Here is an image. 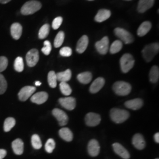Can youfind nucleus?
<instances>
[{
    "label": "nucleus",
    "mask_w": 159,
    "mask_h": 159,
    "mask_svg": "<svg viewBox=\"0 0 159 159\" xmlns=\"http://www.w3.org/2000/svg\"><path fill=\"white\" fill-rule=\"evenodd\" d=\"M42 5L41 2L36 0H31L25 2L21 9V12L23 15L28 16L33 14L39 11Z\"/></svg>",
    "instance_id": "f257e3e1"
},
{
    "label": "nucleus",
    "mask_w": 159,
    "mask_h": 159,
    "mask_svg": "<svg viewBox=\"0 0 159 159\" xmlns=\"http://www.w3.org/2000/svg\"><path fill=\"white\" fill-rule=\"evenodd\" d=\"M129 113L125 110L119 108H112L110 111V117L116 123L119 124L125 122L129 119Z\"/></svg>",
    "instance_id": "f03ea898"
},
{
    "label": "nucleus",
    "mask_w": 159,
    "mask_h": 159,
    "mask_svg": "<svg viewBox=\"0 0 159 159\" xmlns=\"http://www.w3.org/2000/svg\"><path fill=\"white\" fill-rule=\"evenodd\" d=\"M159 44L158 43L150 44L146 46L143 50V57L147 62H150L154 56L159 52Z\"/></svg>",
    "instance_id": "7ed1b4c3"
},
{
    "label": "nucleus",
    "mask_w": 159,
    "mask_h": 159,
    "mask_svg": "<svg viewBox=\"0 0 159 159\" xmlns=\"http://www.w3.org/2000/svg\"><path fill=\"white\" fill-rule=\"evenodd\" d=\"M113 90L119 96L128 95L131 90L130 84L125 81H119L116 82L113 86Z\"/></svg>",
    "instance_id": "20e7f679"
},
{
    "label": "nucleus",
    "mask_w": 159,
    "mask_h": 159,
    "mask_svg": "<svg viewBox=\"0 0 159 159\" xmlns=\"http://www.w3.org/2000/svg\"><path fill=\"white\" fill-rule=\"evenodd\" d=\"M120 67L123 73H128L134 65V60L130 54H125L120 60Z\"/></svg>",
    "instance_id": "39448f33"
},
{
    "label": "nucleus",
    "mask_w": 159,
    "mask_h": 159,
    "mask_svg": "<svg viewBox=\"0 0 159 159\" xmlns=\"http://www.w3.org/2000/svg\"><path fill=\"white\" fill-rule=\"evenodd\" d=\"M114 32L115 35L126 44H131L134 41L133 35L125 29L117 27L114 29Z\"/></svg>",
    "instance_id": "423d86ee"
},
{
    "label": "nucleus",
    "mask_w": 159,
    "mask_h": 159,
    "mask_svg": "<svg viewBox=\"0 0 159 159\" xmlns=\"http://www.w3.org/2000/svg\"><path fill=\"white\" fill-rule=\"evenodd\" d=\"M39 60V52L37 49H32L26 55L27 64L30 67H34Z\"/></svg>",
    "instance_id": "0eeeda50"
},
{
    "label": "nucleus",
    "mask_w": 159,
    "mask_h": 159,
    "mask_svg": "<svg viewBox=\"0 0 159 159\" xmlns=\"http://www.w3.org/2000/svg\"><path fill=\"white\" fill-rule=\"evenodd\" d=\"M52 113L56 118L59 123V125L61 126H64L67 124L68 121V116L64 111L59 108H54L52 110Z\"/></svg>",
    "instance_id": "6e6552de"
},
{
    "label": "nucleus",
    "mask_w": 159,
    "mask_h": 159,
    "mask_svg": "<svg viewBox=\"0 0 159 159\" xmlns=\"http://www.w3.org/2000/svg\"><path fill=\"white\" fill-rule=\"evenodd\" d=\"M35 90H36L35 87L33 86L24 87L23 89H21V90L18 93L19 99L22 102L26 101L33 94Z\"/></svg>",
    "instance_id": "1a4fd4ad"
},
{
    "label": "nucleus",
    "mask_w": 159,
    "mask_h": 159,
    "mask_svg": "<svg viewBox=\"0 0 159 159\" xmlns=\"http://www.w3.org/2000/svg\"><path fill=\"white\" fill-rule=\"evenodd\" d=\"M97 51L102 55L106 54L108 52V47H109V40L107 37H103L100 41H97L96 44Z\"/></svg>",
    "instance_id": "9d476101"
},
{
    "label": "nucleus",
    "mask_w": 159,
    "mask_h": 159,
    "mask_svg": "<svg viewBox=\"0 0 159 159\" xmlns=\"http://www.w3.org/2000/svg\"><path fill=\"white\" fill-rule=\"evenodd\" d=\"M85 121L86 125L88 126L95 127L100 123L101 117L98 114L89 113L85 116Z\"/></svg>",
    "instance_id": "9b49d317"
},
{
    "label": "nucleus",
    "mask_w": 159,
    "mask_h": 159,
    "mask_svg": "<svg viewBox=\"0 0 159 159\" xmlns=\"http://www.w3.org/2000/svg\"><path fill=\"white\" fill-rule=\"evenodd\" d=\"M59 102L63 107L68 110H74L76 106L75 99L71 97L60 98L59 99Z\"/></svg>",
    "instance_id": "f8f14e48"
},
{
    "label": "nucleus",
    "mask_w": 159,
    "mask_h": 159,
    "mask_svg": "<svg viewBox=\"0 0 159 159\" xmlns=\"http://www.w3.org/2000/svg\"><path fill=\"white\" fill-rule=\"evenodd\" d=\"M87 150H88L89 154L91 156L96 157L97 156H98L100 153V147L99 143L95 139L91 140L88 144Z\"/></svg>",
    "instance_id": "ddd939ff"
},
{
    "label": "nucleus",
    "mask_w": 159,
    "mask_h": 159,
    "mask_svg": "<svg viewBox=\"0 0 159 159\" xmlns=\"http://www.w3.org/2000/svg\"><path fill=\"white\" fill-rule=\"evenodd\" d=\"M113 148L114 152L123 159H130V154L129 152L121 144L118 143H115L113 144Z\"/></svg>",
    "instance_id": "4468645a"
},
{
    "label": "nucleus",
    "mask_w": 159,
    "mask_h": 159,
    "mask_svg": "<svg viewBox=\"0 0 159 159\" xmlns=\"http://www.w3.org/2000/svg\"><path fill=\"white\" fill-rule=\"evenodd\" d=\"M133 146L138 150H143L146 147V142L141 134H136L132 139Z\"/></svg>",
    "instance_id": "2eb2a0df"
},
{
    "label": "nucleus",
    "mask_w": 159,
    "mask_h": 159,
    "mask_svg": "<svg viewBox=\"0 0 159 159\" xmlns=\"http://www.w3.org/2000/svg\"><path fill=\"white\" fill-rule=\"evenodd\" d=\"M48 98V94L44 91H41L33 95L31 98V101L37 104H41L46 102Z\"/></svg>",
    "instance_id": "dca6fc26"
},
{
    "label": "nucleus",
    "mask_w": 159,
    "mask_h": 159,
    "mask_svg": "<svg viewBox=\"0 0 159 159\" xmlns=\"http://www.w3.org/2000/svg\"><path fill=\"white\" fill-rule=\"evenodd\" d=\"M155 0H140L138 4L137 10L140 13L145 12L154 5Z\"/></svg>",
    "instance_id": "f3484780"
},
{
    "label": "nucleus",
    "mask_w": 159,
    "mask_h": 159,
    "mask_svg": "<svg viewBox=\"0 0 159 159\" xmlns=\"http://www.w3.org/2000/svg\"><path fill=\"white\" fill-rule=\"evenodd\" d=\"M23 33V27L20 23H13L11 26V34L14 40L20 39Z\"/></svg>",
    "instance_id": "a211bd4d"
},
{
    "label": "nucleus",
    "mask_w": 159,
    "mask_h": 159,
    "mask_svg": "<svg viewBox=\"0 0 159 159\" xmlns=\"http://www.w3.org/2000/svg\"><path fill=\"white\" fill-rule=\"evenodd\" d=\"M105 84V80L102 77H98L95 80L90 87V91L91 93H96L100 91Z\"/></svg>",
    "instance_id": "6ab92c4d"
},
{
    "label": "nucleus",
    "mask_w": 159,
    "mask_h": 159,
    "mask_svg": "<svg viewBox=\"0 0 159 159\" xmlns=\"http://www.w3.org/2000/svg\"><path fill=\"white\" fill-rule=\"evenodd\" d=\"M127 108L136 110L141 108L143 105V102L141 98H135L127 101L125 104Z\"/></svg>",
    "instance_id": "aec40b11"
},
{
    "label": "nucleus",
    "mask_w": 159,
    "mask_h": 159,
    "mask_svg": "<svg viewBox=\"0 0 159 159\" xmlns=\"http://www.w3.org/2000/svg\"><path fill=\"white\" fill-rule=\"evenodd\" d=\"M88 44H89L88 37L87 35L82 36L77 43V47H76V51L80 54L83 53L87 49Z\"/></svg>",
    "instance_id": "412c9836"
},
{
    "label": "nucleus",
    "mask_w": 159,
    "mask_h": 159,
    "mask_svg": "<svg viewBox=\"0 0 159 159\" xmlns=\"http://www.w3.org/2000/svg\"><path fill=\"white\" fill-rule=\"evenodd\" d=\"M111 16V12L106 9L100 10L94 18L95 21L98 23H102L107 20Z\"/></svg>",
    "instance_id": "4be33fe9"
},
{
    "label": "nucleus",
    "mask_w": 159,
    "mask_h": 159,
    "mask_svg": "<svg viewBox=\"0 0 159 159\" xmlns=\"http://www.w3.org/2000/svg\"><path fill=\"white\" fill-rule=\"evenodd\" d=\"M12 148L14 153L21 155L24 152V143L21 139H17L12 143Z\"/></svg>",
    "instance_id": "5701e85b"
},
{
    "label": "nucleus",
    "mask_w": 159,
    "mask_h": 159,
    "mask_svg": "<svg viewBox=\"0 0 159 159\" xmlns=\"http://www.w3.org/2000/svg\"><path fill=\"white\" fill-rule=\"evenodd\" d=\"M59 135L64 140L70 142L73 139V134L72 131L67 127L61 129L59 131Z\"/></svg>",
    "instance_id": "b1692460"
},
{
    "label": "nucleus",
    "mask_w": 159,
    "mask_h": 159,
    "mask_svg": "<svg viewBox=\"0 0 159 159\" xmlns=\"http://www.w3.org/2000/svg\"><path fill=\"white\" fill-rule=\"evenodd\" d=\"M152 28V24L150 21H144L140 25L137 30V35L139 37L146 35Z\"/></svg>",
    "instance_id": "393cba45"
},
{
    "label": "nucleus",
    "mask_w": 159,
    "mask_h": 159,
    "mask_svg": "<svg viewBox=\"0 0 159 159\" xmlns=\"http://www.w3.org/2000/svg\"><path fill=\"white\" fill-rule=\"evenodd\" d=\"M57 81L60 82H67L71 77V71L70 69L66 70L65 71L60 72L56 74Z\"/></svg>",
    "instance_id": "a878e982"
},
{
    "label": "nucleus",
    "mask_w": 159,
    "mask_h": 159,
    "mask_svg": "<svg viewBox=\"0 0 159 159\" xmlns=\"http://www.w3.org/2000/svg\"><path fill=\"white\" fill-rule=\"evenodd\" d=\"M77 79L82 84H89L92 80V74L90 72H84L77 75Z\"/></svg>",
    "instance_id": "bb28decb"
},
{
    "label": "nucleus",
    "mask_w": 159,
    "mask_h": 159,
    "mask_svg": "<svg viewBox=\"0 0 159 159\" xmlns=\"http://www.w3.org/2000/svg\"><path fill=\"white\" fill-rule=\"evenodd\" d=\"M150 81L152 83H156L158 81L159 79V67L156 66H153L149 73Z\"/></svg>",
    "instance_id": "cd10ccee"
},
{
    "label": "nucleus",
    "mask_w": 159,
    "mask_h": 159,
    "mask_svg": "<svg viewBox=\"0 0 159 159\" xmlns=\"http://www.w3.org/2000/svg\"><path fill=\"white\" fill-rule=\"evenodd\" d=\"M16 125V120L12 117H8L4 121V130L6 132H8L11 130L12 128Z\"/></svg>",
    "instance_id": "c85d7f7f"
},
{
    "label": "nucleus",
    "mask_w": 159,
    "mask_h": 159,
    "mask_svg": "<svg viewBox=\"0 0 159 159\" xmlns=\"http://www.w3.org/2000/svg\"><path fill=\"white\" fill-rule=\"evenodd\" d=\"M57 75L54 71H51L48 74V83L51 88H55L57 86Z\"/></svg>",
    "instance_id": "c756f323"
},
{
    "label": "nucleus",
    "mask_w": 159,
    "mask_h": 159,
    "mask_svg": "<svg viewBox=\"0 0 159 159\" xmlns=\"http://www.w3.org/2000/svg\"><path fill=\"white\" fill-rule=\"evenodd\" d=\"M123 47V43L120 40H116L112 43L110 48V52L111 54H116L119 52Z\"/></svg>",
    "instance_id": "7c9ffc66"
},
{
    "label": "nucleus",
    "mask_w": 159,
    "mask_h": 159,
    "mask_svg": "<svg viewBox=\"0 0 159 159\" xmlns=\"http://www.w3.org/2000/svg\"><path fill=\"white\" fill-rule=\"evenodd\" d=\"M50 32V25L48 24H46L43 25L39 30V37L40 39H44L46 38Z\"/></svg>",
    "instance_id": "2f4dec72"
},
{
    "label": "nucleus",
    "mask_w": 159,
    "mask_h": 159,
    "mask_svg": "<svg viewBox=\"0 0 159 159\" xmlns=\"http://www.w3.org/2000/svg\"><path fill=\"white\" fill-rule=\"evenodd\" d=\"M64 37L65 35L63 31H60L59 33H58L54 42V45L56 48H58L63 44Z\"/></svg>",
    "instance_id": "473e14b6"
},
{
    "label": "nucleus",
    "mask_w": 159,
    "mask_h": 159,
    "mask_svg": "<svg viewBox=\"0 0 159 159\" xmlns=\"http://www.w3.org/2000/svg\"><path fill=\"white\" fill-rule=\"evenodd\" d=\"M14 69L17 71V72H22L24 68V64L22 57H18L16 58L14 61Z\"/></svg>",
    "instance_id": "72a5a7b5"
},
{
    "label": "nucleus",
    "mask_w": 159,
    "mask_h": 159,
    "mask_svg": "<svg viewBox=\"0 0 159 159\" xmlns=\"http://www.w3.org/2000/svg\"><path fill=\"white\" fill-rule=\"evenodd\" d=\"M60 89L61 93L65 96H69L72 93L70 86L66 82H61L60 84Z\"/></svg>",
    "instance_id": "f704fd0d"
},
{
    "label": "nucleus",
    "mask_w": 159,
    "mask_h": 159,
    "mask_svg": "<svg viewBox=\"0 0 159 159\" xmlns=\"http://www.w3.org/2000/svg\"><path fill=\"white\" fill-rule=\"evenodd\" d=\"M31 144L35 149L39 150L42 147V143L38 134H34L31 137Z\"/></svg>",
    "instance_id": "c9c22d12"
},
{
    "label": "nucleus",
    "mask_w": 159,
    "mask_h": 159,
    "mask_svg": "<svg viewBox=\"0 0 159 159\" xmlns=\"http://www.w3.org/2000/svg\"><path fill=\"white\" fill-rule=\"evenodd\" d=\"M56 147V143L52 139H49L46 143L45 149L46 152L48 153H51Z\"/></svg>",
    "instance_id": "e433bc0d"
},
{
    "label": "nucleus",
    "mask_w": 159,
    "mask_h": 159,
    "mask_svg": "<svg viewBox=\"0 0 159 159\" xmlns=\"http://www.w3.org/2000/svg\"><path fill=\"white\" fill-rule=\"evenodd\" d=\"M7 88V83L2 74L0 73V94H4Z\"/></svg>",
    "instance_id": "4c0bfd02"
},
{
    "label": "nucleus",
    "mask_w": 159,
    "mask_h": 159,
    "mask_svg": "<svg viewBox=\"0 0 159 159\" xmlns=\"http://www.w3.org/2000/svg\"><path fill=\"white\" fill-rule=\"evenodd\" d=\"M51 49L52 47L50 42L49 41H45L44 42V47L41 49L42 52L46 56H48L50 54Z\"/></svg>",
    "instance_id": "58836bf2"
},
{
    "label": "nucleus",
    "mask_w": 159,
    "mask_h": 159,
    "mask_svg": "<svg viewBox=\"0 0 159 159\" xmlns=\"http://www.w3.org/2000/svg\"><path fill=\"white\" fill-rule=\"evenodd\" d=\"M8 64V59L6 57H0V73L6 70Z\"/></svg>",
    "instance_id": "ea45409f"
},
{
    "label": "nucleus",
    "mask_w": 159,
    "mask_h": 159,
    "mask_svg": "<svg viewBox=\"0 0 159 159\" xmlns=\"http://www.w3.org/2000/svg\"><path fill=\"white\" fill-rule=\"evenodd\" d=\"M60 54L63 57H70L72 55V50L68 47H64L60 50Z\"/></svg>",
    "instance_id": "a19ab883"
},
{
    "label": "nucleus",
    "mask_w": 159,
    "mask_h": 159,
    "mask_svg": "<svg viewBox=\"0 0 159 159\" xmlns=\"http://www.w3.org/2000/svg\"><path fill=\"white\" fill-rule=\"evenodd\" d=\"M63 23V18L61 17H56L52 21V27L54 30L58 29Z\"/></svg>",
    "instance_id": "79ce46f5"
},
{
    "label": "nucleus",
    "mask_w": 159,
    "mask_h": 159,
    "mask_svg": "<svg viewBox=\"0 0 159 159\" xmlns=\"http://www.w3.org/2000/svg\"><path fill=\"white\" fill-rule=\"evenodd\" d=\"M7 155V152L4 149H0V159H3Z\"/></svg>",
    "instance_id": "37998d69"
},
{
    "label": "nucleus",
    "mask_w": 159,
    "mask_h": 159,
    "mask_svg": "<svg viewBox=\"0 0 159 159\" xmlns=\"http://www.w3.org/2000/svg\"><path fill=\"white\" fill-rule=\"evenodd\" d=\"M154 140L155 142L157 143H159V133H157L155 134L154 136Z\"/></svg>",
    "instance_id": "c03bdc74"
},
{
    "label": "nucleus",
    "mask_w": 159,
    "mask_h": 159,
    "mask_svg": "<svg viewBox=\"0 0 159 159\" xmlns=\"http://www.w3.org/2000/svg\"><path fill=\"white\" fill-rule=\"evenodd\" d=\"M11 1V0H0V3L4 4H7V3Z\"/></svg>",
    "instance_id": "a18cd8bd"
},
{
    "label": "nucleus",
    "mask_w": 159,
    "mask_h": 159,
    "mask_svg": "<svg viewBox=\"0 0 159 159\" xmlns=\"http://www.w3.org/2000/svg\"><path fill=\"white\" fill-rule=\"evenodd\" d=\"M35 84V85H37V86H40V85H41V83L39 81H36Z\"/></svg>",
    "instance_id": "49530a36"
},
{
    "label": "nucleus",
    "mask_w": 159,
    "mask_h": 159,
    "mask_svg": "<svg viewBox=\"0 0 159 159\" xmlns=\"http://www.w3.org/2000/svg\"><path fill=\"white\" fill-rule=\"evenodd\" d=\"M89 1H93V0H89Z\"/></svg>",
    "instance_id": "de8ad7c7"
},
{
    "label": "nucleus",
    "mask_w": 159,
    "mask_h": 159,
    "mask_svg": "<svg viewBox=\"0 0 159 159\" xmlns=\"http://www.w3.org/2000/svg\"><path fill=\"white\" fill-rule=\"evenodd\" d=\"M126 1H131V0H126Z\"/></svg>",
    "instance_id": "09e8293b"
},
{
    "label": "nucleus",
    "mask_w": 159,
    "mask_h": 159,
    "mask_svg": "<svg viewBox=\"0 0 159 159\" xmlns=\"http://www.w3.org/2000/svg\"><path fill=\"white\" fill-rule=\"evenodd\" d=\"M159 159V158H157V159Z\"/></svg>",
    "instance_id": "8fccbe9b"
}]
</instances>
